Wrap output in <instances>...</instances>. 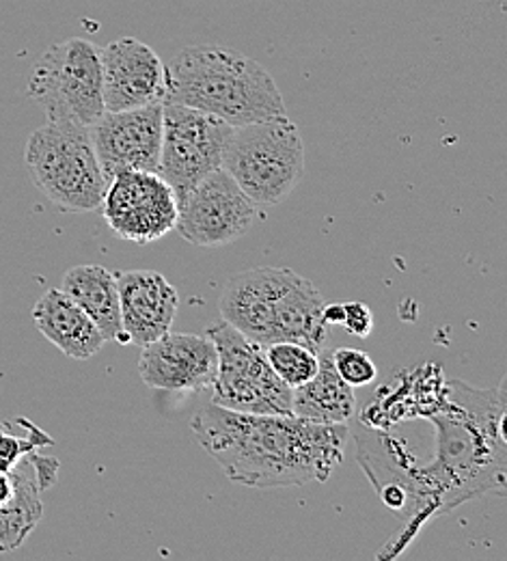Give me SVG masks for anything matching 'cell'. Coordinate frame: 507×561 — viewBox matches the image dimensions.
I'll return each instance as SVG.
<instances>
[{"mask_svg":"<svg viewBox=\"0 0 507 561\" xmlns=\"http://www.w3.org/2000/svg\"><path fill=\"white\" fill-rule=\"evenodd\" d=\"M357 398L333 367L331 351H320L318 374L291 389V415L318 423H348L355 417Z\"/></svg>","mask_w":507,"mask_h":561,"instance_id":"d6986e66","label":"cell"},{"mask_svg":"<svg viewBox=\"0 0 507 561\" xmlns=\"http://www.w3.org/2000/svg\"><path fill=\"white\" fill-rule=\"evenodd\" d=\"M233 126L215 115L175 102H162V145L158 173L177 197H184L222 164Z\"/></svg>","mask_w":507,"mask_h":561,"instance_id":"9c48e42d","label":"cell"},{"mask_svg":"<svg viewBox=\"0 0 507 561\" xmlns=\"http://www.w3.org/2000/svg\"><path fill=\"white\" fill-rule=\"evenodd\" d=\"M59 460L28 454L13 471H0V553L15 551L42 520V492L57 482Z\"/></svg>","mask_w":507,"mask_h":561,"instance_id":"9a60e30c","label":"cell"},{"mask_svg":"<svg viewBox=\"0 0 507 561\" xmlns=\"http://www.w3.org/2000/svg\"><path fill=\"white\" fill-rule=\"evenodd\" d=\"M100 210L111 231L128 242L149 244L175 229L180 206L155 171H119L108 180Z\"/></svg>","mask_w":507,"mask_h":561,"instance_id":"30bf717a","label":"cell"},{"mask_svg":"<svg viewBox=\"0 0 507 561\" xmlns=\"http://www.w3.org/2000/svg\"><path fill=\"white\" fill-rule=\"evenodd\" d=\"M264 354L273 371L290 389L309 382L320 369V352L311 351L296 342H277V344L264 346Z\"/></svg>","mask_w":507,"mask_h":561,"instance_id":"ffe728a7","label":"cell"},{"mask_svg":"<svg viewBox=\"0 0 507 561\" xmlns=\"http://www.w3.org/2000/svg\"><path fill=\"white\" fill-rule=\"evenodd\" d=\"M104 113L164 102L166 66L137 37H122L100 50Z\"/></svg>","mask_w":507,"mask_h":561,"instance_id":"5bb4252c","label":"cell"},{"mask_svg":"<svg viewBox=\"0 0 507 561\" xmlns=\"http://www.w3.org/2000/svg\"><path fill=\"white\" fill-rule=\"evenodd\" d=\"M119 289L122 327L128 344L143 348L166 335L177 313V291L155 271L115 273Z\"/></svg>","mask_w":507,"mask_h":561,"instance_id":"2e32d148","label":"cell"},{"mask_svg":"<svg viewBox=\"0 0 507 561\" xmlns=\"http://www.w3.org/2000/svg\"><path fill=\"white\" fill-rule=\"evenodd\" d=\"M33 322L53 346L76 360L95 356L106 344L95 322L61 289H48L37 300Z\"/></svg>","mask_w":507,"mask_h":561,"instance_id":"e0dca14e","label":"cell"},{"mask_svg":"<svg viewBox=\"0 0 507 561\" xmlns=\"http://www.w3.org/2000/svg\"><path fill=\"white\" fill-rule=\"evenodd\" d=\"M255 216L257 206L249 195L231 175L217 169L184 197L175 229L195 247L217 249L242 238Z\"/></svg>","mask_w":507,"mask_h":561,"instance_id":"8fae6325","label":"cell"},{"mask_svg":"<svg viewBox=\"0 0 507 561\" xmlns=\"http://www.w3.org/2000/svg\"><path fill=\"white\" fill-rule=\"evenodd\" d=\"M26 89L48 122L89 128L104 115L100 48L82 37L50 46L33 66Z\"/></svg>","mask_w":507,"mask_h":561,"instance_id":"52a82bcc","label":"cell"},{"mask_svg":"<svg viewBox=\"0 0 507 561\" xmlns=\"http://www.w3.org/2000/svg\"><path fill=\"white\" fill-rule=\"evenodd\" d=\"M324 305L311 280L290 268L260 266L229 279L218 311L227 324L260 346L296 342L320 352L329 337Z\"/></svg>","mask_w":507,"mask_h":561,"instance_id":"277c9868","label":"cell"},{"mask_svg":"<svg viewBox=\"0 0 507 561\" xmlns=\"http://www.w3.org/2000/svg\"><path fill=\"white\" fill-rule=\"evenodd\" d=\"M331 360H333V367L339 374V378L346 385H350L353 389L373 382L378 376L376 363L371 360V356L367 352L355 351V348H337V351H331Z\"/></svg>","mask_w":507,"mask_h":561,"instance_id":"7402d4cb","label":"cell"},{"mask_svg":"<svg viewBox=\"0 0 507 561\" xmlns=\"http://www.w3.org/2000/svg\"><path fill=\"white\" fill-rule=\"evenodd\" d=\"M164 102L197 108L229 126L288 115L270 71L238 50L204 44L182 48L166 66Z\"/></svg>","mask_w":507,"mask_h":561,"instance_id":"3957f363","label":"cell"},{"mask_svg":"<svg viewBox=\"0 0 507 561\" xmlns=\"http://www.w3.org/2000/svg\"><path fill=\"white\" fill-rule=\"evenodd\" d=\"M324 322L331 324H342L344 322V305H324Z\"/></svg>","mask_w":507,"mask_h":561,"instance_id":"cb8c5ba5","label":"cell"},{"mask_svg":"<svg viewBox=\"0 0 507 561\" xmlns=\"http://www.w3.org/2000/svg\"><path fill=\"white\" fill-rule=\"evenodd\" d=\"M53 443L44 430L28 420L24 423V434H15L13 423H0V471H13L28 454Z\"/></svg>","mask_w":507,"mask_h":561,"instance_id":"44dd1931","label":"cell"},{"mask_svg":"<svg viewBox=\"0 0 507 561\" xmlns=\"http://www.w3.org/2000/svg\"><path fill=\"white\" fill-rule=\"evenodd\" d=\"M220 169L257 208L279 206L304 173V145L286 117L233 126Z\"/></svg>","mask_w":507,"mask_h":561,"instance_id":"5b68a950","label":"cell"},{"mask_svg":"<svg viewBox=\"0 0 507 561\" xmlns=\"http://www.w3.org/2000/svg\"><path fill=\"white\" fill-rule=\"evenodd\" d=\"M435 421V462L384 482L400 486L406 499L411 492L417 501L411 527L471 496L504 494L506 489V382L497 393L449 382L442 389V413Z\"/></svg>","mask_w":507,"mask_h":561,"instance_id":"7a4b0ae2","label":"cell"},{"mask_svg":"<svg viewBox=\"0 0 507 561\" xmlns=\"http://www.w3.org/2000/svg\"><path fill=\"white\" fill-rule=\"evenodd\" d=\"M106 180L119 171H155L162 145V102L104 113L89 126Z\"/></svg>","mask_w":507,"mask_h":561,"instance_id":"7c38bea8","label":"cell"},{"mask_svg":"<svg viewBox=\"0 0 507 561\" xmlns=\"http://www.w3.org/2000/svg\"><path fill=\"white\" fill-rule=\"evenodd\" d=\"M348 333H353L355 337L365 340L371 329H373V316L371 309L365 302H346L344 305V322Z\"/></svg>","mask_w":507,"mask_h":561,"instance_id":"603a6c76","label":"cell"},{"mask_svg":"<svg viewBox=\"0 0 507 561\" xmlns=\"http://www.w3.org/2000/svg\"><path fill=\"white\" fill-rule=\"evenodd\" d=\"M61 291H66L73 302L95 322L106 342L128 344L122 327L119 311V289L115 273L104 266L87 264L73 266L61 280Z\"/></svg>","mask_w":507,"mask_h":561,"instance_id":"ac0fdd59","label":"cell"},{"mask_svg":"<svg viewBox=\"0 0 507 561\" xmlns=\"http://www.w3.org/2000/svg\"><path fill=\"white\" fill-rule=\"evenodd\" d=\"M206 335L218 352L212 404L253 415H291V389L273 371L264 346L246 340L224 320Z\"/></svg>","mask_w":507,"mask_h":561,"instance_id":"ba28073f","label":"cell"},{"mask_svg":"<svg viewBox=\"0 0 507 561\" xmlns=\"http://www.w3.org/2000/svg\"><path fill=\"white\" fill-rule=\"evenodd\" d=\"M218 352L208 335L166 333L141 348L139 374L151 389L199 393L215 385Z\"/></svg>","mask_w":507,"mask_h":561,"instance_id":"4fadbf2b","label":"cell"},{"mask_svg":"<svg viewBox=\"0 0 507 561\" xmlns=\"http://www.w3.org/2000/svg\"><path fill=\"white\" fill-rule=\"evenodd\" d=\"M191 427L224 476L251 489L326 482L344 462L350 440L346 423L238 413L217 404L199 411Z\"/></svg>","mask_w":507,"mask_h":561,"instance_id":"6da1fadb","label":"cell"},{"mask_svg":"<svg viewBox=\"0 0 507 561\" xmlns=\"http://www.w3.org/2000/svg\"><path fill=\"white\" fill-rule=\"evenodd\" d=\"M24 158L35 186L59 210H100L108 180L87 126L48 122L28 137Z\"/></svg>","mask_w":507,"mask_h":561,"instance_id":"8992f818","label":"cell"}]
</instances>
